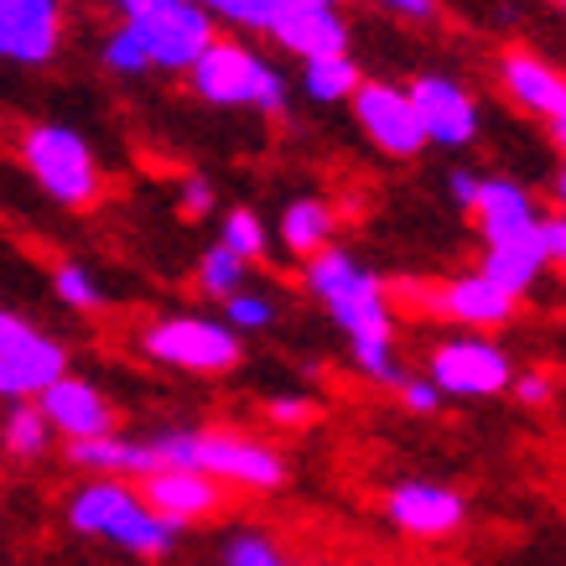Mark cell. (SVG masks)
Here are the masks:
<instances>
[{"instance_id": "26", "label": "cell", "mask_w": 566, "mask_h": 566, "mask_svg": "<svg viewBox=\"0 0 566 566\" xmlns=\"http://www.w3.org/2000/svg\"><path fill=\"white\" fill-rule=\"evenodd\" d=\"M244 265H250V260H240L229 244H213L203 255V265H198V286H203L208 296H229L244 281Z\"/></svg>"}, {"instance_id": "11", "label": "cell", "mask_w": 566, "mask_h": 566, "mask_svg": "<svg viewBox=\"0 0 566 566\" xmlns=\"http://www.w3.org/2000/svg\"><path fill=\"white\" fill-rule=\"evenodd\" d=\"M411 109L416 120H421V136L427 146H468V140L479 136V104L468 94L458 78H447V73H421L411 88Z\"/></svg>"}, {"instance_id": "27", "label": "cell", "mask_w": 566, "mask_h": 566, "mask_svg": "<svg viewBox=\"0 0 566 566\" xmlns=\"http://www.w3.org/2000/svg\"><path fill=\"white\" fill-rule=\"evenodd\" d=\"M104 69L109 73H125V78H136V73H146L151 63H146V48H140V36H136V27L130 21H120L115 32L104 36Z\"/></svg>"}, {"instance_id": "15", "label": "cell", "mask_w": 566, "mask_h": 566, "mask_svg": "<svg viewBox=\"0 0 566 566\" xmlns=\"http://www.w3.org/2000/svg\"><path fill=\"white\" fill-rule=\"evenodd\" d=\"M499 78L510 88V99L525 104L531 115H541L551 125V136L556 140L566 136V78L551 69L546 57H535L525 48H510L499 57Z\"/></svg>"}, {"instance_id": "38", "label": "cell", "mask_w": 566, "mask_h": 566, "mask_svg": "<svg viewBox=\"0 0 566 566\" xmlns=\"http://www.w3.org/2000/svg\"><path fill=\"white\" fill-rule=\"evenodd\" d=\"M479 182L483 177H473V172H452V198H458V208H473V198H479Z\"/></svg>"}, {"instance_id": "39", "label": "cell", "mask_w": 566, "mask_h": 566, "mask_svg": "<svg viewBox=\"0 0 566 566\" xmlns=\"http://www.w3.org/2000/svg\"><path fill=\"white\" fill-rule=\"evenodd\" d=\"M120 6V17L130 21V17H146V11H156V6H167V0H115Z\"/></svg>"}, {"instance_id": "12", "label": "cell", "mask_w": 566, "mask_h": 566, "mask_svg": "<svg viewBox=\"0 0 566 566\" xmlns=\"http://www.w3.org/2000/svg\"><path fill=\"white\" fill-rule=\"evenodd\" d=\"M354 99V120L364 125V136L375 140L385 156H416L421 146H427V136H421V120H416V109H411V94L406 88H395V84H364L348 94Z\"/></svg>"}, {"instance_id": "21", "label": "cell", "mask_w": 566, "mask_h": 566, "mask_svg": "<svg viewBox=\"0 0 566 566\" xmlns=\"http://www.w3.org/2000/svg\"><path fill=\"white\" fill-rule=\"evenodd\" d=\"M546 265H551V260H546V250H541V240H535V229H531V234H520V240L489 244V255H483L479 271L494 281L499 292H510L520 302V296L541 281V271H546Z\"/></svg>"}, {"instance_id": "14", "label": "cell", "mask_w": 566, "mask_h": 566, "mask_svg": "<svg viewBox=\"0 0 566 566\" xmlns=\"http://www.w3.org/2000/svg\"><path fill=\"white\" fill-rule=\"evenodd\" d=\"M146 504H151L161 520H172L177 531L182 525H198L223 504V483L198 473V468H151L136 489Z\"/></svg>"}, {"instance_id": "19", "label": "cell", "mask_w": 566, "mask_h": 566, "mask_svg": "<svg viewBox=\"0 0 566 566\" xmlns=\"http://www.w3.org/2000/svg\"><path fill=\"white\" fill-rule=\"evenodd\" d=\"M468 213H479V229L489 244H504V240H520V234H531L535 229V203L531 192L515 188V182H499V177H483L479 182V198Z\"/></svg>"}, {"instance_id": "3", "label": "cell", "mask_w": 566, "mask_h": 566, "mask_svg": "<svg viewBox=\"0 0 566 566\" xmlns=\"http://www.w3.org/2000/svg\"><path fill=\"white\" fill-rule=\"evenodd\" d=\"M307 286L312 296L333 312V323L354 338H390L395 333V317H390V302H385V281L375 271H364L359 260L338 250V244H323L307 255Z\"/></svg>"}, {"instance_id": "23", "label": "cell", "mask_w": 566, "mask_h": 566, "mask_svg": "<svg viewBox=\"0 0 566 566\" xmlns=\"http://www.w3.org/2000/svg\"><path fill=\"white\" fill-rule=\"evenodd\" d=\"M281 240L302 260H307L312 250L333 244V208H327L323 198H296V203L286 208V219H281Z\"/></svg>"}, {"instance_id": "8", "label": "cell", "mask_w": 566, "mask_h": 566, "mask_svg": "<svg viewBox=\"0 0 566 566\" xmlns=\"http://www.w3.org/2000/svg\"><path fill=\"white\" fill-rule=\"evenodd\" d=\"M140 48H146V63L167 73H188L192 57L213 42V17H208L198 0H167L146 17H130Z\"/></svg>"}, {"instance_id": "2", "label": "cell", "mask_w": 566, "mask_h": 566, "mask_svg": "<svg viewBox=\"0 0 566 566\" xmlns=\"http://www.w3.org/2000/svg\"><path fill=\"white\" fill-rule=\"evenodd\" d=\"M161 468H198L219 483H244V489H281L286 483V463L281 452H271L265 442L234 437V431H167L151 442Z\"/></svg>"}, {"instance_id": "13", "label": "cell", "mask_w": 566, "mask_h": 566, "mask_svg": "<svg viewBox=\"0 0 566 566\" xmlns=\"http://www.w3.org/2000/svg\"><path fill=\"white\" fill-rule=\"evenodd\" d=\"M406 296H411L416 307L442 312V317H452V323H463V327H499V323H510V317H515V296L499 292L483 271L458 275V281H442L437 292L406 281Z\"/></svg>"}, {"instance_id": "17", "label": "cell", "mask_w": 566, "mask_h": 566, "mask_svg": "<svg viewBox=\"0 0 566 566\" xmlns=\"http://www.w3.org/2000/svg\"><path fill=\"white\" fill-rule=\"evenodd\" d=\"M36 411L48 416V427L63 431L69 442H78V437H99V431L115 427L109 400H104L94 385H84V379H73V375L48 379V385L36 390Z\"/></svg>"}, {"instance_id": "22", "label": "cell", "mask_w": 566, "mask_h": 566, "mask_svg": "<svg viewBox=\"0 0 566 566\" xmlns=\"http://www.w3.org/2000/svg\"><path fill=\"white\" fill-rule=\"evenodd\" d=\"M359 63L348 57V52H327V57H302V88H307V99L317 104H338L348 99L354 88H359Z\"/></svg>"}, {"instance_id": "6", "label": "cell", "mask_w": 566, "mask_h": 566, "mask_svg": "<svg viewBox=\"0 0 566 566\" xmlns=\"http://www.w3.org/2000/svg\"><path fill=\"white\" fill-rule=\"evenodd\" d=\"M140 354L188 369V375H223L240 364V333L229 323H208V317H161L140 333Z\"/></svg>"}, {"instance_id": "24", "label": "cell", "mask_w": 566, "mask_h": 566, "mask_svg": "<svg viewBox=\"0 0 566 566\" xmlns=\"http://www.w3.org/2000/svg\"><path fill=\"white\" fill-rule=\"evenodd\" d=\"M52 442V427H48V416L36 411V406H27V400H17V411L6 416V452L11 458H42Z\"/></svg>"}, {"instance_id": "40", "label": "cell", "mask_w": 566, "mask_h": 566, "mask_svg": "<svg viewBox=\"0 0 566 566\" xmlns=\"http://www.w3.org/2000/svg\"><path fill=\"white\" fill-rule=\"evenodd\" d=\"M312 6H338V0H312Z\"/></svg>"}, {"instance_id": "1", "label": "cell", "mask_w": 566, "mask_h": 566, "mask_svg": "<svg viewBox=\"0 0 566 566\" xmlns=\"http://www.w3.org/2000/svg\"><path fill=\"white\" fill-rule=\"evenodd\" d=\"M69 520L78 535L115 541V546L136 551V556H167L177 541L172 520L156 515L125 479H104V473H94V483H84V489L73 494Z\"/></svg>"}, {"instance_id": "30", "label": "cell", "mask_w": 566, "mask_h": 566, "mask_svg": "<svg viewBox=\"0 0 566 566\" xmlns=\"http://www.w3.org/2000/svg\"><path fill=\"white\" fill-rule=\"evenodd\" d=\"M52 286H57V296L78 312H99L104 307V292L94 286V275H88L84 265H57V271H52Z\"/></svg>"}, {"instance_id": "33", "label": "cell", "mask_w": 566, "mask_h": 566, "mask_svg": "<svg viewBox=\"0 0 566 566\" xmlns=\"http://www.w3.org/2000/svg\"><path fill=\"white\" fill-rule=\"evenodd\" d=\"M400 400H406V411L431 416L437 406H442V390H437L431 379H406V375H400Z\"/></svg>"}, {"instance_id": "28", "label": "cell", "mask_w": 566, "mask_h": 566, "mask_svg": "<svg viewBox=\"0 0 566 566\" xmlns=\"http://www.w3.org/2000/svg\"><path fill=\"white\" fill-rule=\"evenodd\" d=\"M240 260H265V223L250 213V208H234L229 219H223V240Z\"/></svg>"}, {"instance_id": "7", "label": "cell", "mask_w": 566, "mask_h": 566, "mask_svg": "<svg viewBox=\"0 0 566 566\" xmlns=\"http://www.w3.org/2000/svg\"><path fill=\"white\" fill-rule=\"evenodd\" d=\"M63 369H69V348L48 338L42 327H32L27 317L0 312V395L6 400H32Z\"/></svg>"}, {"instance_id": "32", "label": "cell", "mask_w": 566, "mask_h": 566, "mask_svg": "<svg viewBox=\"0 0 566 566\" xmlns=\"http://www.w3.org/2000/svg\"><path fill=\"white\" fill-rule=\"evenodd\" d=\"M271 421H281V427H307V421H317V400H307V395H275Z\"/></svg>"}, {"instance_id": "37", "label": "cell", "mask_w": 566, "mask_h": 566, "mask_svg": "<svg viewBox=\"0 0 566 566\" xmlns=\"http://www.w3.org/2000/svg\"><path fill=\"white\" fill-rule=\"evenodd\" d=\"M182 208H188L192 219H203L208 208H213V188H208L203 177H188V182H182Z\"/></svg>"}, {"instance_id": "34", "label": "cell", "mask_w": 566, "mask_h": 566, "mask_svg": "<svg viewBox=\"0 0 566 566\" xmlns=\"http://www.w3.org/2000/svg\"><path fill=\"white\" fill-rule=\"evenodd\" d=\"M510 385H515V395L531 406V411H541V406H551V400H556V385H551V375H541V369L510 379Z\"/></svg>"}, {"instance_id": "5", "label": "cell", "mask_w": 566, "mask_h": 566, "mask_svg": "<svg viewBox=\"0 0 566 566\" xmlns=\"http://www.w3.org/2000/svg\"><path fill=\"white\" fill-rule=\"evenodd\" d=\"M21 161H27V172L42 182V192L52 203L63 208H88L104 188L88 140L78 130H69V125H36V130H27L21 136Z\"/></svg>"}, {"instance_id": "4", "label": "cell", "mask_w": 566, "mask_h": 566, "mask_svg": "<svg viewBox=\"0 0 566 566\" xmlns=\"http://www.w3.org/2000/svg\"><path fill=\"white\" fill-rule=\"evenodd\" d=\"M198 99L219 104V109H265L281 115L286 109V78L275 63H265L260 52H250L244 42H223L213 36L188 69Z\"/></svg>"}, {"instance_id": "31", "label": "cell", "mask_w": 566, "mask_h": 566, "mask_svg": "<svg viewBox=\"0 0 566 566\" xmlns=\"http://www.w3.org/2000/svg\"><path fill=\"white\" fill-rule=\"evenodd\" d=\"M223 566H286V562H281V551L265 535H234L229 551H223Z\"/></svg>"}, {"instance_id": "10", "label": "cell", "mask_w": 566, "mask_h": 566, "mask_svg": "<svg viewBox=\"0 0 566 566\" xmlns=\"http://www.w3.org/2000/svg\"><path fill=\"white\" fill-rule=\"evenodd\" d=\"M510 379H515V364L499 344L489 338H452L431 354V385L442 395H499L510 390Z\"/></svg>"}, {"instance_id": "16", "label": "cell", "mask_w": 566, "mask_h": 566, "mask_svg": "<svg viewBox=\"0 0 566 566\" xmlns=\"http://www.w3.org/2000/svg\"><path fill=\"white\" fill-rule=\"evenodd\" d=\"M395 531H406L411 541H447L452 531H463V499L452 494L447 483H400L385 504Z\"/></svg>"}, {"instance_id": "36", "label": "cell", "mask_w": 566, "mask_h": 566, "mask_svg": "<svg viewBox=\"0 0 566 566\" xmlns=\"http://www.w3.org/2000/svg\"><path fill=\"white\" fill-rule=\"evenodd\" d=\"M385 6L390 17H406V21H437V0H375Z\"/></svg>"}, {"instance_id": "25", "label": "cell", "mask_w": 566, "mask_h": 566, "mask_svg": "<svg viewBox=\"0 0 566 566\" xmlns=\"http://www.w3.org/2000/svg\"><path fill=\"white\" fill-rule=\"evenodd\" d=\"M213 21H229V27H244V32H271L275 11L286 0H198Z\"/></svg>"}, {"instance_id": "18", "label": "cell", "mask_w": 566, "mask_h": 566, "mask_svg": "<svg viewBox=\"0 0 566 566\" xmlns=\"http://www.w3.org/2000/svg\"><path fill=\"white\" fill-rule=\"evenodd\" d=\"M292 57H327V52H348V21L338 6H312V0H286L275 11L271 32Z\"/></svg>"}, {"instance_id": "35", "label": "cell", "mask_w": 566, "mask_h": 566, "mask_svg": "<svg viewBox=\"0 0 566 566\" xmlns=\"http://www.w3.org/2000/svg\"><path fill=\"white\" fill-rule=\"evenodd\" d=\"M535 240H541V250H546L551 265H562V255H566V223H562V213H556V219H535Z\"/></svg>"}, {"instance_id": "29", "label": "cell", "mask_w": 566, "mask_h": 566, "mask_svg": "<svg viewBox=\"0 0 566 566\" xmlns=\"http://www.w3.org/2000/svg\"><path fill=\"white\" fill-rule=\"evenodd\" d=\"M223 323L234 327V333H260V327H271L275 323V307L265 302V296H255V292H234L223 296Z\"/></svg>"}, {"instance_id": "20", "label": "cell", "mask_w": 566, "mask_h": 566, "mask_svg": "<svg viewBox=\"0 0 566 566\" xmlns=\"http://www.w3.org/2000/svg\"><path fill=\"white\" fill-rule=\"evenodd\" d=\"M69 458L88 473H104V479H146L151 468H161L151 442H125V437H109V431L69 442Z\"/></svg>"}, {"instance_id": "9", "label": "cell", "mask_w": 566, "mask_h": 566, "mask_svg": "<svg viewBox=\"0 0 566 566\" xmlns=\"http://www.w3.org/2000/svg\"><path fill=\"white\" fill-rule=\"evenodd\" d=\"M63 48V0H0V63L48 69Z\"/></svg>"}]
</instances>
